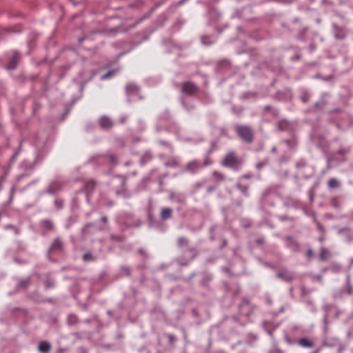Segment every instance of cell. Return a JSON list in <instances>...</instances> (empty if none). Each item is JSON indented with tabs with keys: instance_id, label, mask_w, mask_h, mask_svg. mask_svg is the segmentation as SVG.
Wrapping results in <instances>:
<instances>
[{
	"instance_id": "6da1fadb",
	"label": "cell",
	"mask_w": 353,
	"mask_h": 353,
	"mask_svg": "<svg viewBox=\"0 0 353 353\" xmlns=\"http://www.w3.org/2000/svg\"><path fill=\"white\" fill-rule=\"evenodd\" d=\"M183 89H184V92H186V93H188V94H193V93H195V90L196 88H195L194 84H191V83H186V84H184Z\"/></svg>"
}]
</instances>
